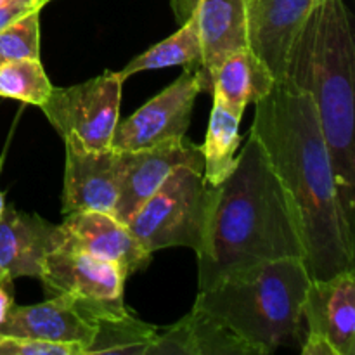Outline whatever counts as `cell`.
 <instances>
[{"label": "cell", "instance_id": "obj_29", "mask_svg": "<svg viewBox=\"0 0 355 355\" xmlns=\"http://www.w3.org/2000/svg\"><path fill=\"white\" fill-rule=\"evenodd\" d=\"M0 2H2V0H0Z\"/></svg>", "mask_w": 355, "mask_h": 355}, {"label": "cell", "instance_id": "obj_19", "mask_svg": "<svg viewBox=\"0 0 355 355\" xmlns=\"http://www.w3.org/2000/svg\"><path fill=\"white\" fill-rule=\"evenodd\" d=\"M274 83L276 80L269 68L245 47L227 55L215 69L211 96L243 116L246 106L266 97Z\"/></svg>", "mask_w": 355, "mask_h": 355}, {"label": "cell", "instance_id": "obj_25", "mask_svg": "<svg viewBox=\"0 0 355 355\" xmlns=\"http://www.w3.org/2000/svg\"><path fill=\"white\" fill-rule=\"evenodd\" d=\"M51 0H2L0 2V30L19 17L40 10Z\"/></svg>", "mask_w": 355, "mask_h": 355}, {"label": "cell", "instance_id": "obj_4", "mask_svg": "<svg viewBox=\"0 0 355 355\" xmlns=\"http://www.w3.org/2000/svg\"><path fill=\"white\" fill-rule=\"evenodd\" d=\"M311 281L302 259L274 260L234 274L214 290L200 291L194 305L267 355L300 338L302 304Z\"/></svg>", "mask_w": 355, "mask_h": 355}, {"label": "cell", "instance_id": "obj_27", "mask_svg": "<svg viewBox=\"0 0 355 355\" xmlns=\"http://www.w3.org/2000/svg\"><path fill=\"white\" fill-rule=\"evenodd\" d=\"M10 284H3L0 283V324L6 321L7 314H9V309L12 307L14 300H12V295L9 291Z\"/></svg>", "mask_w": 355, "mask_h": 355}, {"label": "cell", "instance_id": "obj_23", "mask_svg": "<svg viewBox=\"0 0 355 355\" xmlns=\"http://www.w3.org/2000/svg\"><path fill=\"white\" fill-rule=\"evenodd\" d=\"M19 59H40V10L0 30V64Z\"/></svg>", "mask_w": 355, "mask_h": 355}, {"label": "cell", "instance_id": "obj_5", "mask_svg": "<svg viewBox=\"0 0 355 355\" xmlns=\"http://www.w3.org/2000/svg\"><path fill=\"white\" fill-rule=\"evenodd\" d=\"M211 196L214 186L205 180L203 172L179 166L125 225L148 253L170 246L198 252Z\"/></svg>", "mask_w": 355, "mask_h": 355}, {"label": "cell", "instance_id": "obj_22", "mask_svg": "<svg viewBox=\"0 0 355 355\" xmlns=\"http://www.w3.org/2000/svg\"><path fill=\"white\" fill-rule=\"evenodd\" d=\"M52 92L40 59H19L0 64V97L40 107Z\"/></svg>", "mask_w": 355, "mask_h": 355}, {"label": "cell", "instance_id": "obj_3", "mask_svg": "<svg viewBox=\"0 0 355 355\" xmlns=\"http://www.w3.org/2000/svg\"><path fill=\"white\" fill-rule=\"evenodd\" d=\"M355 45L343 0H315L295 37L284 78L312 97L331 159L336 196L354 225Z\"/></svg>", "mask_w": 355, "mask_h": 355}, {"label": "cell", "instance_id": "obj_7", "mask_svg": "<svg viewBox=\"0 0 355 355\" xmlns=\"http://www.w3.org/2000/svg\"><path fill=\"white\" fill-rule=\"evenodd\" d=\"M200 92L196 73L186 69L172 85L116 125L111 149L141 151L182 139L189 128L194 101Z\"/></svg>", "mask_w": 355, "mask_h": 355}, {"label": "cell", "instance_id": "obj_20", "mask_svg": "<svg viewBox=\"0 0 355 355\" xmlns=\"http://www.w3.org/2000/svg\"><path fill=\"white\" fill-rule=\"evenodd\" d=\"M239 114L227 110L214 97L207 139L203 149V177L210 186H218L236 166V149L239 148Z\"/></svg>", "mask_w": 355, "mask_h": 355}, {"label": "cell", "instance_id": "obj_15", "mask_svg": "<svg viewBox=\"0 0 355 355\" xmlns=\"http://www.w3.org/2000/svg\"><path fill=\"white\" fill-rule=\"evenodd\" d=\"M71 245L101 260L114 263L127 276L146 269L151 253L146 252L127 225L103 211H75L61 224Z\"/></svg>", "mask_w": 355, "mask_h": 355}, {"label": "cell", "instance_id": "obj_14", "mask_svg": "<svg viewBox=\"0 0 355 355\" xmlns=\"http://www.w3.org/2000/svg\"><path fill=\"white\" fill-rule=\"evenodd\" d=\"M302 314L309 335L326 340L336 355L355 354V272L335 274L311 281L305 291Z\"/></svg>", "mask_w": 355, "mask_h": 355}, {"label": "cell", "instance_id": "obj_6", "mask_svg": "<svg viewBox=\"0 0 355 355\" xmlns=\"http://www.w3.org/2000/svg\"><path fill=\"white\" fill-rule=\"evenodd\" d=\"M123 80L106 71L89 82L55 89L42 104L52 127L64 139L92 151L111 149L118 125Z\"/></svg>", "mask_w": 355, "mask_h": 355}, {"label": "cell", "instance_id": "obj_12", "mask_svg": "<svg viewBox=\"0 0 355 355\" xmlns=\"http://www.w3.org/2000/svg\"><path fill=\"white\" fill-rule=\"evenodd\" d=\"M315 0H243L248 49L279 82L295 37Z\"/></svg>", "mask_w": 355, "mask_h": 355}, {"label": "cell", "instance_id": "obj_10", "mask_svg": "<svg viewBox=\"0 0 355 355\" xmlns=\"http://www.w3.org/2000/svg\"><path fill=\"white\" fill-rule=\"evenodd\" d=\"M66 170L62 214L114 211L121 179V155L114 149L92 151L64 139Z\"/></svg>", "mask_w": 355, "mask_h": 355}, {"label": "cell", "instance_id": "obj_18", "mask_svg": "<svg viewBox=\"0 0 355 355\" xmlns=\"http://www.w3.org/2000/svg\"><path fill=\"white\" fill-rule=\"evenodd\" d=\"M75 302V300H73ZM80 314L94 328V338L85 355H146L158 338V329L139 321L123 305H92L75 302Z\"/></svg>", "mask_w": 355, "mask_h": 355}, {"label": "cell", "instance_id": "obj_9", "mask_svg": "<svg viewBox=\"0 0 355 355\" xmlns=\"http://www.w3.org/2000/svg\"><path fill=\"white\" fill-rule=\"evenodd\" d=\"M120 194L113 215L127 224L139 208L159 189L170 173L179 166H191L203 172V149L184 135L179 141L166 142L141 151H120Z\"/></svg>", "mask_w": 355, "mask_h": 355}, {"label": "cell", "instance_id": "obj_26", "mask_svg": "<svg viewBox=\"0 0 355 355\" xmlns=\"http://www.w3.org/2000/svg\"><path fill=\"white\" fill-rule=\"evenodd\" d=\"M302 354L304 355H336L335 350L331 349L326 340L319 338V336L307 335L304 347H302Z\"/></svg>", "mask_w": 355, "mask_h": 355}, {"label": "cell", "instance_id": "obj_17", "mask_svg": "<svg viewBox=\"0 0 355 355\" xmlns=\"http://www.w3.org/2000/svg\"><path fill=\"white\" fill-rule=\"evenodd\" d=\"M146 355H260L255 347L236 335L205 309L194 305L193 311L158 333Z\"/></svg>", "mask_w": 355, "mask_h": 355}, {"label": "cell", "instance_id": "obj_2", "mask_svg": "<svg viewBox=\"0 0 355 355\" xmlns=\"http://www.w3.org/2000/svg\"><path fill=\"white\" fill-rule=\"evenodd\" d=\"M196 255L200 291L214 290L260 263L281 259L305 262L307 252L290 196L253 134L232 172L214 187Z\"/></svg>", "mask_w": 355, "mask_h": 355}, {"label": "cell", "instance_id": "obj_11", "mask_svg": "<svg viewBox=\"0 0 355 355\" xmlns=\"http://www.w3.org/2000/svg\"><path fill=\"white\" fill-rule=\"evenodd\" d=\"M177 19L196 21L203 47V64L198 69L201 92L211 94L215 69L232 52L248 47L243 0H170Z\"/></svg>", "mask_w": 355, "mask_h": 355}, {"label": "cell", "instance_id": "obj_16", "mask_svg": "<svg viewBox=\"0 0 355 355\" xmlns=\"http://www.w3.org/2000/svg\"><path fill=\"white\" fill-rule=\"evenodd\" d=\"M0 335L23 336L54 343H76L83 349L94 338V328L80 314L69 295H54L37 305L12 304L6 321L0 324Z\"/></svg>", "mask_w": 355, "mask_h": 355}, {"label": "cell", "instance_id": "obj_1", "mask_svg": "<svg viewBox=\"0 0 355 355\" xmlns=\"http://www.w3.org/2000/svg\"><path fill=\"white\" fill-rule=\"evenodd\" d=\"M250 134L262 144L293 207L312 281L354 270V225L336 196L331 159L312 97L290 80L255 103Z\"/></svg>", "mask_w": 355, "mask_h": 355}, {"label": "cell", "instance_id": "obj_28", "mask_svg": "<svg viewBox=\"0 0 355 355\" xmlns=\"http://www.w3.org/2000/svg\"><path fill=\"white\" fill-rule=\"evenodd\" d=\"M2 165H3V155L2 158H0V170H2ZM3 210H6V201H3V194L0 193V217H2Z\"/></svg>", "mask_w": 355, "mask_h": 355}, {"label": "cell", "instance_id": "obj_24", "mask_svg": "<svg viewBox=\"0 0 355 355\" xmlns=\"http://www.w3.org/2000/svg\"><path fill=\"white\" fill-rule=\"evenodd\" d=\"M0 355H83V349L76 343H54L0 335Z\"/></svg>", "mask_w": 355, "mask_h": 355}, {"label": "cell", "instance_id": "obj_8", "mask_svg": "<svg viewBox=\"0 0 355 355\" xmlns=\"http://www.w3.org/2000/svg\"><path fill=\"white\" fill-rule=\"evenodd\" d=\"M127 277L125 270L114 263L76 248L64 234L61 245L45 259L44 272L38 279L51 297L64 293L85 304L121 305Z\"/></svg>", "mask_w": 355, "mask_h": 355}, {"label": "cell", "instance_id": "obj_21", "mask_svg": "<svg viewBox=\"0 0 355 355\" xmlns=\"http://www.w3.org/2000/svg\"><path fill=\"white\" fill-rule=\"evenodd\" d=\"M201 64H203V47H201L200 31L196 21L187 17L175 33L156 44L155 47L148 49L144 54L132 59L116 75L125 82L128 76L139 71L168 68V66H186V69L198 71Z\"/></svg>", "mask_w": 355, "mask_h": 355}, {"label": "cell", "instance_id": "obj_13", "mask_svg": "<svg viewBox=\"0 0 355 355\" xmlns=\"http://www.w3.org/2000/svg\"><path fill=\"white\" fill-rule=\"evenodd\" d=\"M62 238L61 225L6 207L0 217V283L10 284L21 276L40 277L45 259Z\"/></svg>", "mask_w": 355, "mask_h": 355}]
</instances>
